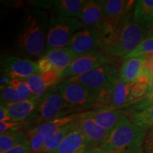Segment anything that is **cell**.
Segmentation results:
<instances>
[{
	"label": "cell",
	"instance_id": "6da1fadb",
	"mask_svg": "<svg viewBox=\"0 0 153 153\" xmlns=\"http://www.w3.org/2000/svg\"><path fill=\"white\" fill-rule=\"evenodd\" d=\"M50 19L45 11L39 8L23 13L15 26L14 44L24 56L42 57L46 48Z\"/></svg>",
	"mask_w": 153,
	"mask_h": 153
},
{
	"label": "cell",
	"instance_id": "7a4b0ae2",
	"mask_svg": "<svg viewBox=\"0 0 153 153\" xmlns=\"http://www.w3.org/2000/svg\"><path fill=\"white\" fill-rule=\"evenodd\" d=\"M101 36V48L107 55L124 57L135 51L145 38V28L137 24L130 13L116 22L106 21L98 29Z\"/></svg>",
	"mask_w": 153,
	"mask_h": 153
},
{
	"label": "cell",
	"instance_id": "3957f363",
	"mask_svg": "<svg viewBox=\"0 0 153 153\" xmlns=\"http://www.w3.org/2000/svg\"><path fill=\"white\" fill-rule=\"evenodd\" d=\"M146 133L147 130L125 116L109 132L100 149L121 153H143Z\"/></svg>",
	"mask_w": 153,
	"mask_h": 153
},
{
	"label": "cell",
	"instance_id": "277c9868",
	"mask_svg": "<svg viewBox=\"0 0 153 153\" xmlns=\"http://www.w3.org/2000/svg\"><path fill=\"white\" fill-rule=\"evenodd\" d=\"M70 115L57 87H53L38 101L36 109L24 124L28 130L60 116Z\"/></svg>",
	"mask_w": 153,
	"mask_h": 153
},
{
	"label": "cell",
	"instance_id": "5b68a950",
	"mask_svg": "<svg viewBox=\"0 0 153 153\" xmlns=\"http://www.w3.org/2000/svg\"><path fill=\"white\" fill-rule=\"evenodd\" d=\"M70 114L72 111L83 110L97 106L99 95L77 82L64 79L57 86Z\"/></svg>",
	"mask_w": 153,
	"mask_h": 153
},
{
	"label": "cell",
	"instance_id": "8992f818",
	"mask_svg": "<svg viewBox=\"0 0 153 153\" xmlns=\"http://www.w3.org/2000/svg\"><path fill=\"white\" fill-rule=\"evenodd\" d=\"M85 28L84 24L76 18L52 16L50 19L44 54L51 49L66 47L74 34Z\"/></svg>",
	"mask_w": 153,
	"mask_h": 153
},
{
	"label": "cell",
	"instance_id": "52a82bcc",
	"mask_svg": "<svg viewBox=\"0 0 153 153\" xmlns=\"http://www.w3.org/2000/svg\"><path fill=\"white\" fill-rule=\"evenodd\" d=\"M119 79V72L110 64L99 67L80 75L68 78L69 81L81 84L98 95L116 84Z\"/></svg>",
	"mask_w": 153,
	"mask_h": 153
},
{
	"label": "cell",
	"instance_id": "ba28073f",
	"mask_svg": "<svg viewBox=\"0 0 153 153\" xmlns=\"http://www.w3.org/2000/svg\"><path fill=\"white\" fill-rule=\"evenodd\" d=\"M134 83H127L119 79L116 84L99 94L97 107L118 108L131 104V92Z\"/></svg>",
	"mask_w": 153,
	"mask_h": 153
},
{
	"label": "cell",
	"instance_id": "9c48e42d",
	"mask_svg": "<svg viewBox=\"0 0 153 153\" xmlns=\"http://www.w3.org/2000/svg\"><path fill=\"white\" fill-rule=\"evenodd\" d=\"M110 58L101 49H97L76 59L60 74L61 78L78 76L94 69L109 64Z\"/></svg>",
	"mask_w": 153,
	"mask_h": 153
},
{
	"label": "cell",
	"instance_id": "30bf717a",
	"mask_svg": "<svg viewBox=\"0 0 153 153\" xmlns=\"http://www.w3.org/2000/svg\"><path fill=\"white\" fill-rule=\"evenodd\" d=\"M67 46L79 56L101 48V36L94 28H85L74 33Z\"/></svg>",
	"mask_w": 153,
	"mask_h": 153
},
{
	"label": "cell",
	"instance_id": "8fae6325",
	"mask_svg": "<svg viewBox=\"0 0 153 153\" xmlns=\"http://www.w3.org/2000/svg\"><path fill=\"white\" fill-rule=\"evenodd\" d=\"M1 71L7 78L26 79L38 72L37 62L26 57L9 56L1 62Z\"/></svg>",
	"mask_w": 153,
	"mask_h": 153
},
{
	"label": "cell",
	"instance_id": "7c38bea8",
	"mask_svg": "<svg viewBox=\"0 0 153 153\" xmlns=\"http://www.w3.org/2000/svg\"><path fill=\"white\" fill-rule=\"evenodd\" d=\"M79 128L85 137L88 147L90 148H101L109 131L103 128L92 119L83 116L79 120Z\"/></svg>",
	"mask_w": 153,
	"mask_h": 153
},
{
	"label": "cell",
	"instance_id": "4fadbf2b",
	"mask_svg": "<svg viewBox=\"0 0 153 153\" xmlns=\"http://www.w3.org/2000/svg\"><path fill=\"white\" fill-rule=\"evenodd\" d=\"M77 18L86 28L97 29L101 28L106 22L100 2L95 0L86 1Z\"/></svg>",
	"mask_w": 153,
	"mask_h": 153
},
{
	"label": "cell",
	"instance_id": "5bb4252c",
	"mask_svg": "<svg viewBox=\"0 0 153 153\" xmlns=\"http://www.w3.org/2000/svg\"><path fill=\"white\" fill-rule=\"evenodd\" d=\"M125 116V112L118 108H100L84 113V117L91 118L99 126L109 132Z\"/></svg>",
	"mask_w": 153,
	"mask_h": 153
},
{
	"label": "cell",
	"instance_id": "9a60e30c",
	"mask_svg": "<svg viewBox=\"0 0 153 153\" xmlns=\"http://www.w3.org/2000/svg\"><path fill=\"white\" fill-rule=\"evenodd\" d=\"M99 2L105 19L111 22H116L131 13L136 1L133 0H101Z\"/></svg>",
	"mask_w": 153,
	"mask_h": 153
},
{
	"label": "cell",
	"instance_id": "2e32d148",
	"mask_svg": "<svg viewBox=\"0 0 153 153\" xmlns=\"http://www.w3.org/2000/svg\"><path fill=\"white\" fill-rule=\"evenodd\" d=\"M97 150H98L88 147L85 137L78 126L67 135L53 153H94Z\"/></svg>",
	"mask_w": 153,
	"mask_h": 153
},
{
	"label": "cell",
	"instance_id": "e0dca14e",
	"mask_svg": "<svg viewBox=\"0 0 153 153\" xmlns=\"http://www.w3.org/2000/svg\"><path fill=\"white\" fill-rule=\"evenodd\" d=\"M43 57L48 59L52 63L53 68L62 73L80 56L76 55L70 48L66 46L50 50L44 54Z\"/></svg>",
	"mask_w": 153,
	"mask_h": 153
},
{
	"label": "cell",
	"instance_id": "ac0fdd59",
	"mask_svg": "<svg viewBox=\"0 0 153 153\" xmlns=\"http://www.w3.org/2000/svg\"><path fill=\"white\" fill-rule=\"evenodd\" d=\"M39 99L36 97L14 103L4 104L7 108L12 121L22 122L23 120L29 117L35 111Z\"/></svg>",
	"mask_w": 153,
	"mask_h": 153
},
{
	"label": "cell",
	"instance_id": "d6986e66",
	"mask_svg": "<svg viewBox=\"0 0 153 153\" xmlns=\"http://www.w3.org/2000/svg\"><path fill=\"white\" fill-rule=\"evenodd\" d=\"M144 57L126 59L120 67V79L127 83H136L143 70Z\"/></svg>",
	"mask_w": 153,
	"mask_h": 153
},
{
	"label": "cell",
	"instance_id": "ffe728a7",
	"mask_svg": "<svg viewBox=\"0 0 153 153\" xmlns=\"http://www.w3.org/2000/svg\"><path fill=\"white\" fill-rule=\"evenodd\" d=\"M87 0H57L53 2L54 16L75 18Z\"/></svg>",
	"mask_w": 153,
	"mask_h": 153
},
{
	"label": "cell",
	"instance_id": "44dd1931",
	"mask_svg": "<svg viewBox=\"0 0 153 153\" xmlns=\"http://www.w3.org/2000/svg\"><path fill=\"white\" fill-rule=\"evenodd\" d=\"M79 126V120L60 128L51 133L45 140L42 153H53L70 132Z\"/></svg>",
	"mask_w": 153,
	"mask_h": 153
},
{
	"label": "cell",
	"instance_id": "7402d4cb",
	"mask_svg": "<svg viewBox=\"0 0 153 153\" xmlns=\"http://www.w3.org/2000/svg\"><path fill=\"white\" fill-rule=\"evenodd\" d=\"M83 115L84 113H81V114L76 113V114H72L55 118V119L51 120V121L36 126L33 128L28 130L27 133L28 137L32 136L34 134L41 133V132L43 131H51L53 133V132L60 128L62 127V126L68 125V124L76 121V120H79L83 116Z\"/></svg>",
	"mask_w": 153,
	"mask_h": 153
},
{
	"label": "cell",
	"instance_id": "603a6c76",
	"mask_svg": "<svg viewBox=\"0 0 153 153\" xmlns=\"http://www.w3.org/2000/svg\"><path fill=\"white\" fill-rule=\"evenodd\" d=\"M135 22L146 28L153 22V0L136 1L133 11Z\"/></svg>",
	"mask_w": 153,
	"mask_h": 153
},
{
	"label": "cell",
	"instance_id": "cb8c5ba5",
	"mask_svg": "<svg viewBox=\"0 0 153 153\" xmlns=\"http://www.w3.org/2000/svg\"><path fill=\"white\" fill-rule=\"evenodd\" d=\"M28 133L23 130L7 132L0 135V152L1 153L10 150L16 145L27 140Z\"/></svg>",
	"mask_w": 153,
	"mask_h": 153
},
{
	"label": "cell",
	"instance_id": "d4e9b609",
	"mask_svg": "<svg viewBox=\"0 0 153 153\" xmlns=\"http://www.w3.org/2000/svg\"><path fill=\"white\" fill-rule=\"evenodd\" d=\"M130 120L145 130L153 128V106L140 111L130 112Z\"/></svg>",
	"mask_w": 153,
	"mask_h": 153
},
{
	"label": "cell",
	"instance_id": "484cf974",
	"mask_svg": "<svg viewBox=\"0 0 153 153\" xmlns=\"http://www.w3.org/2000/svg\"><path fill=\"white\" fill-rule=\"evenodd\" d=\"M26 81L27 82L32 94L36 98L40 99L46 93L48 87L43 82L40 72L32 74L26 79Z\"/></svg>",
	"mask_w": 153,
	"mask_h": 153
},
{
	"label": "cell",
	"instance_id": "4316f807",
	"mask_svg": "<svg viewBox=\"0 0 153 153\" xmlns=\"http://www.w3.org/2000/svg\"><path fill=\"white\" fill-rule=\"evenodd\" d=\"M153 56V37L145 38L137 48L131 54L124 57L128 59L132 57H147Z\"/></svg>",
	"mask_w": 153,
	"mask_h": 153
},
{
	"label": "cell",
	"instance_id": "83f0119b",
	"mask_svg": "<svg viewBox=\"0 0 153 153\" xmlns=\"http://www.w3.org/2000/svg\"><path fill=\"white\" fill-rule=\"evenodd\" d=\"M1 104L7 103L19 102L24 101L18 91L14 89L9 84H1Z\"/></svg>",
	"mask_w": 153,
	"mask_h": 153
},
{
	"label": "cell",
	"instance_id": "f1b7e54d",
	"mask_svg": "<svg viewBox=\"0 0 153 153\" xmlns=\"http://www.w3.org/2000/svg\"><path fill=\"white\" fill-rule=\"evenodd\" d=\"M8 83L18 91L24 101L35 97L32 94L26 79L19 78H8Z\"/></svg>",
	"mask_w": 153,
	"mask_h": 153
},
{
	"label": "cell",
	"instance_id": "f546056e",
	"mask_svg": "<svg viewBox=\"0 0 153 153\" xmlns=\"http://www.w3.org/2000/svg\"><path fill=\"white\" fill-rule=\"evenodd\" d=\"M51 133H52V132L43 131L30 136L28 139L30 143V153H42L45 140Z\"/></svg>",
	"mask_w": 153,
	"mask_h": 153
},
{
	"label": "cell",
	"instance_id": "4dcf8cb0",
	"mask_svg": "<svg viewBox=\"0 0 153 153\" xmlns=\"http://www.w3.org/2000/svg\"><path fill=\"white\" fill-rule=\"evenodd\" d=\"M150 91V88L149 86L141 83H135L133 86L131 92V101L133 104L134 102L140 100L143 97L148 94V93Z\"/></svg>",
	"mask_w": 153,
	"mask_h": 153
},
{
	"label": "cell",
	"instance_id": "1f68e13d",
	"mask_svg": "<svg viewBox=\"0 0 153 153\" xmlns=\"http://www.w3.org/2000/svg\"><path fill=\"white\" fill-rule=\"evenodd\" d=\"M131 110L130 112L140 111L153 106V90H151L148 94L140 100L131 104Z\"/></svg>",
	"mask_w": 153,
	"mask_h": 153
},
{
	"label": "cell",
	"instance_id": "d6a6232c",
	"mask_svg": "<svg viewBox=\"0 0 153 153\" xmlns=\"http://www.w3.org/2000/svg\"><path fill=\"white\" fill-rule=\"evenodd\" d=\"M41 74L43 82H45V85L47 86L48 88L51 87H53L55 85V84H56L61 78V73L54 68L50 71L44 72V73H42Z\"/></svg>",
	"mask_w": 153,
	"mask_h": 153
},
{
	"label": "cell",
	"instance_id": "836d02e7",
	"mask_svg": "<svg viewBox=\"0 0 153 153\" xmlns=\"http://www.w3.org/2000/svg\"><path fill=\"white\" fill-rule=\"evenodd\" d=\"M24 124V122H0V133L3 134L7 132L19 131Z\"/></svg>",
	"mask_w": 153,
	"mask_h": 153
},
{
	"label": "cell",
	"instance_id": "e575fe53",
	"mask_svg": "<svg viewBox=\"0 0 153 153\" xmlns=\"http://www.w3.org/2000/svg\"><path fill=\"white\" fill-rule=\"evenodd\" d=\"M2 153H30L29 140H26L20 144Z\"/></svg>",
	"mask_w": 153,
	"mask_h": 153
},
{
	"label": "cell",
	"instance_id": "d590c367",
	"mask_svg": "<svg viewBox=\"0 0 153 153\" xmlns=\"http://www.w3.org/2000/svg\"><path fill=\"white\" fill-rule=\"evenodd\" d=\"M36 62H37L38 72H40L41 74L48 72L53 68V66L51 61L45 57H42L41 58H39Z\"/></svg>",
	"mask_w": 153,
	"mask_h": 153
},
{
	"label": "cell",
	"instance_id": "8d00e7d4",
	"mask_svg": "<svg viewBox=\"0 0 153 153\" xmlns=\"http://www.w3.org/2000/svg\"><path fill=\"white\" fill-rule=\"evenodd\" d=\"M143 148H153V128L147 130Z\"/></svg>",
	"mask_w": 153,
	"mask_h": 153
},
{
	"label": "cell",
	"instance_id": "74e56055",
	"mask_svg": "<svg viewBox=\"0 0 153 153\" xmlns=\"http://www.w3.org/2000/svg\"><path fill=\"white\" fill-rule=\"evenodd\" d=\"M10 121H12V120L9 116L8 111L4 105L1 104V106H0V122Z\"/></svg>",
	"mask_w": 153,
	"mask_h": 153
},
{
	"label": "cell",
	"instance_id": "f35d334b",
	"mask_svg": "<svg viewBox=\"0 0 153 153\" xmlns=\"http://www.w3.org/2000/svg\"><path fill=\"white\" fill-rule=\"evenodd\" d=\"M153 37V22L145 28V38Z\"/></svg>",
	"mask_w": 153,
	"mask_h": 153
},
{
	"label": "cell",
	"instance_id": "ab89813d",
	"mask_svg": "<svg viewBox=\"0 0 153 153\" xmlns=\"http://www.w3.org/2000/svg\"><path fill=\"white\" fill-rule=\"evenodd\" d=\"M94 153H121V152H110V151H105V150H101V149H99V150H97L96 152H94Z\"/></svg>",
	"mask_w": 153,
	"mask_h": 153
},
{
	"label": "cell",
	"instance_id": "60d3db41",
	"mask_svg": "<svg viewBox=\"0 0 153 153\" xmlns=\"http://www.w3.org/2000/svg\"><path fill=\"white\" fill-rule=\"evenodd\" d=\"M143 153H153V148H143Z\"/></svg>",
	"mask_w": 153,
	"mask_h": 153
},
{
	"label": "cell",
	"instance_id": "b9f144b4",
	"mask_svg": "<svg viewBox=\"0 0 153 153\" xmlns=\"http://www.w3.org/2000/svg\"><path fill=\"white\" fill-rule=\"evenodd\" d=\"M151 90H153V79H152V85H151Z\"/></svg>",
	"mask_w": 153,
	"mask_h": 153
}]
</instances>
